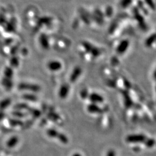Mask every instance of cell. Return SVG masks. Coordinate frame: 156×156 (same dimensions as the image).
Here are the masks:
<instances>
[{
	"mask_svg": "<svg viewBox=\"0 0 156 156\" xmlns=\"http://www.w3.org/2000/svg\"><path fill=\"white\" fill-rule=\"evenodd\" d=\"M19 143V138L16 136H13L7 142V145L9 148H13L15 147Z\"/></svg>",
	"mask_w": 156,
	"mask_h": 156,
	"instance_id": "1",
	"label": "cell"
},
{
	"mask_svg": "<svg viewBox=\"0 0 156 156\" xmlns=\"http://www.w3.org/2000/svg\"><path fill=\"white\" fill-rule=\"evenodd\" d=\"M144 139V137L143 135H131L128 137V140L130 142H138V141H142Z\"/></svg>",
	"mask_w": 156,
	"mask_h": 156,
	"instance_id": "2",
	"label": "cell"
},
{
	"mask_svg": "<svg viewBox=\"0 0 156 156\" xmlns=\"http://www.w3.org/2000/svg\"><path fill=\"white\" fill-rule=\"evenodd\" d=\"M10 124L12 127H16L22 125L23 124V122L19 119H11L9 120Z\"/></svg>",
	"mask_w": 156,
	"mask_h": 156,
	"instance_id": "3",
	"label": "cell"
},
{
	"mask_svg": "<svg viewBox=\"0 0 156 156\" xmlns=\"http://www.w3.org/2000/svg\"><path fill=\"white\" fill-rule=\"evenodd\" d=\"M46 134L50 138H57L59 132L57 130H56L54 129L50 128V129H48L47 130Z\"/></svg>",
	"mask_w": 156,
	"mask_h": 156,
	"instance_id": "4",
	"label": "cell"
},
{
	"mask_svg": "<svg viewBox=\"0 0 156 156\" xmlns=\"http://www.w3.org/2000/svg\"><path fill=\"white\" fill-rule=\"evenodd\" d=\"M57 138L63 143H64V144H67L68 143V138L63 134H61V133H60L59 134Z\"/></svg>",
	"mask_w": 156,
	"mask_h": 156,
	"instance_id": "5",
	"label": "cell"
},
{
	"mask_svg": "<svg viewBox=\"0 0 156 156\" xmlns=\"http://www.w3.org/2000/svg\"><path fill=\"white\" fill-rule=\"evenodd\" d=\"M10 104V100L9 99L4 100L3 102H1V104H0V109H4L6 108L7 107H8Z\"/></svg>",
	"mask_w": 156,
	"mask_h": 156,
	"instance_id": "6",
	"label": "cell"
},
{
	"mask_svg": "<svg viewBox=\"0 0 156 156\" xmlns=\"http://www.w3.org/2000/svg\"><path fill=\"white\" fill-rule=\"evenodd\" d=\"M48 116H49V117L51 119V120H52L54 121H59L60 117L59 116L56 115V114L55 113H50L49 114V115H48Z\"/></svg>",
	"mask_w": 156,
	"mask_h": 156,
	"instance_id": "7",
	"label": "cell"
},
{
	"mask_svg": "<svg viewBox=\"0 0 156 156\" xmlns=\"http://www.w3.org/2000/svg\"><path fill=\"white\" fill-rule=\"evenodd\" d=\"M13 115L16 116V117H19V118H22V117H23L25 116V114L23 113L22 112H19V111H16V112H13Z\"/></svg>",
	"mask_w": 156,
	"mask_h": 156,
	"instance_id": "8",
	"label": "cell"
},
{
	"mask_svg": "<svg viewBox=\"0 0 156 156\" xmlns=\"http://www.w3.org/2000/svg\"><path fill=\"white\" fill-rule=\"evenodd\" d=\"M31 114L35 117H38L41 115V112L37 110H35H35L34 109L33 110H32L31 112Z\"/></svg>",
	"mask_w": 156,
	"mask_h": 156,
	"instance_id": "9",
	"label": "cell"
},
{
	"mask_svg": "<svg viewBox=\"0 0 156 156\" xmlns=\"http://www.w3.org/2000/svg\"><path fill=\"white\" fill-rule=\"evenodd\" d=\"M5 117V114L3 112H0V121L2 120Z\"/></svg>",
	"mask_w": 156,
	"mask_h": 156,
	"instance_id": "10",
	"label": "cell"
},
{
	"mask_svg": "<svg viewBox=\"0 0 156 156\" xmlns=\"http://www.w3.org/2000/svg\"><path fill=\"white\" fill-rule=\"evenodd\" d=\"M72 156H82L80 154H79V153H75V154H74Z\"/></svg>",
	"mask_w": 156,
	"mask_h": 156,
	"instance_id": "11",
	"label": "cell"
}]
</instances>
